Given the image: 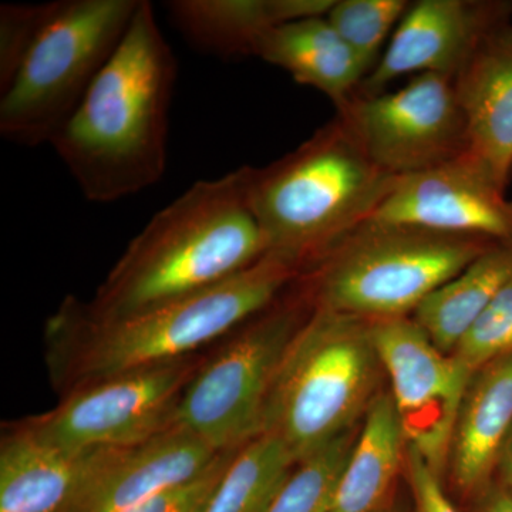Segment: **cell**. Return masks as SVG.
<instances>
[{"mask_svg": "<svg viewBox=\"0 0 512 512\" xmlns=\"http://www.w3.org/2000/svg\"><path fill=\"white\" fill-rule=\"evenodd\" d=\"M511 429L512 355H507L471 377L458 410L444 477L461 498L476 503L494 483Z\"/></svg>", "mask_w": 512, "mask_h": 512, "instance_id": "17", "label": "cell"}, {"mask_svg": "<svg viewBox=\"0 0 512 512\" xmlns=\"http://www.w3.org/2000/svg\"><path fill=\"white\" fill-rule=\"evenodd\" d=\"M336 116L366 156L396 177L423 173L468 150L456 84L444 74H417L396 92L356 94Z\"/></svg>", "mask_w": 512, "mask_h": 512, "instance_id": "10", "label": "cell"}, {"mask_svg": "<svg viewBox=\"0 0 512 512\" xmlns=\"http://www.w3.org/2000/svg\"><path fill=\"white\" fill-rule=\"evenodd\" d=\"M507 355H512V284L481 313L450 353L466 387L481 367Z\"/></svg>", "mask_w": 512, "mask_h": 512, "instance_id": "25", "label": "cell"}, {"mask_svg": "<svg viewBox=\"0 0 512 512\" xmlns=\"http://www.w3.org/2000/svg\"><path fill=\"white\" fill-rule=\"evenodd\" d=\"M313 311L296 278L268 308L235 329L217 355L201 363L181 394L173 426L218 453L259 436L276 373Z\"/></svg>", "mask_w": 512, "mask_h": 512, "instance_id": "8", "label": "cell"}, {"mask_svg": "<svg viewBox=\"0 0 512 512\" xmlns=\"http://www.w3.org/2000/svg\"><path fill=\"white\" fill-rule=\"evenodd\" d=\"M141 0H60L0 99V134L50 144L69 123L126 36Z\"/></svg>", "mask_w": 512, "mask_h": 512, "instance_id": "7", "label": "cell"}, {"mask_svg": "<svg viewBox=\"0 0 512 512\" xmlns=\"http://www.w3.org/2000/svg\"><path fill=\"white\" fill-rule=\"evenodd\" d=\"M237 450V448H235ZM235 450L224 451L202 476L144 501L126 512H200Z\"/></svg>", "mask_w": 512, "mask_h": 512, "instance_id": "27", "label": "cell"}, {"mask_svg": "<svg viewBox=\"0 0 512 512\" xmlns=\"http://www.w3.org/2000/svg\"><path fill=\"white\" fill-rule=\"evenodd\" d=\"M512 284V242H497L429 296L412 318L450 355L468 329Z\"/></svg>", "mask_w": 512, "mask_h": 512, "instance_id": "21", "label": "cell"}, {"mask_svg": "<svg viewBox=\"0 0 512 512\" xmlns=\"http://www.w3.org/2000/svg\"><path fill=\"white\" fill-rule=\"evenodd\" d=\"M252 56L281 67L296 82L345 107L367 77L365 66L325 16H312L268 30Z\"/></svg>", "mask_w": 512, "mask_h": 512, "instance_id": "19", "label": "cell"}, {"mask_svg": "<svg viewBox=\"0 0 512 512\" xmlns=\"http://www.w3.org/2000/svg\"><path fill=\"white\" fill-rule=\"evenodd\" d=\"M59 2L2 5L0 8V93L15 79L26 56L55 15Z\"/></svg>", "mask_w": 512, "mask_h": 512, "instance_id": "26", "label": "cell"}, {"mask_svg": "<svg viewBox=\"0 0 512 512\" xmlns=\"http://www.w3.org/2000/svg\"><path fill=\"white\" fill-rule=\"evenodd\" d=\"M372 320L315 309L276 373L262 433L302 461L357 429L382 392Z\"/></svg>", "mask_w": 512, "mask_h": 512, "instance_id": "5", "label": "cell"}, {"mask_svg": "<svg viewBox=\"0 0 512 512\" xmlns=\"http://www.w3.org/2000/svg\"><path fill=\"white\" fill-rule=\"evenodd\" d=\"M372 218L512 242V200L467 153L399 177Z\"/></svg>", "mask_w": 512, "mask_h": 512, "instance_id": "13", "label": "cell"}, {"mask_svg": "<svg viewBox=\"0 0 512 512\" xmlns=\"http://www.w3.org/2000/svg\"><path fill=\"white\" fill-rule=\"evenodd\" d=\"M477 512H512V494L494 481L476 501Z\"/></svg>", "mask_w": 512, "mask_h": 512, "instance_id": "29", "label": "cell"}, {"mask_svg": "<svg viewBox=\"0 0 512 512\" xmlns=\"http://www.w3.org/2000/svg\"><path fill=\"white\" fill-rule=\"evenodd\" d=\"M397 180L366 156L336 116L275 163L249 167V204L269 254L302 275L370 220Z\"/></svg>", "mask_w": 512, "mask_h": 512, "instance_id": "4", "label": "cell"}, {"mask_svg": "<svg viewBox=\"0 0 512 512\" xmlns=\"http://www.w3.org/2000/svg\"><path fill=\"white\" fill-rule=\"evenodd\" d=\"M494 244L370 218L298 279L315 309L367 320L404 318Z\"/></svg>", "mask_w": 512, "mask_h": 512, "instance_id": "6", "label": "cell"}, {"mask_svg": "<svg viewBox=\"0 0 512 512\" xmlns=\"http://www.w3.org/2000/svg\"><path fill=\"white\" fill-rule=\"evenodd\" d=\"M220 454L194 434L171 426L134 446L113 448L67 512H126L202 476Z\"/></svg>", "mask_w": 512, "mask_h": 512, "instance_id": "14", "label": "cell"}, {"mask_svg": "<svg viewBox=\"0 0 512 512\" xmlns=\"http://www.w3.org/2000/svg\"><path fill=\"white\" fill-rule=\"evenodd\" d=\"M177 72L154 6L141 0L119 49L50 143L87 201L123 200L163 178Z\"/></svg>", "mask_w": 512, "mask_h": 512, "instance_id": "1", "label": "cell"}, {"mask_svg": "<svg viewBox=\"0 0 512 512\" xmlns=\"http://www.w3.org/2000/svg\"><path fill=\"white\" fill-rule=\"evenodd\" d=\"M384 512H403V511L399 510V508L396 507V504H393L392 507L389 508V510H386Z\"/></svg>", "mask_w": 512, "mask_h": 512, "instance_id": "31", "label": "cell"}, {"mask_svg": "<svg viewBox=\"0 0 512 512\" xmlns=\"http://www.w3.org/2000/svg\"><path fill=\"white\" fill-rule=\"evenodd\" d=\"M296 463L278 436L259 434L232 453L200 512H266Z\"/></svg>", "mask_w": 512, "mask_h": 512, "instance_id": "22", "label": "cell"}, {"mask_svg": "<svg viewBox=\"0 0 512 512\" xmlns=\"http://www.w3.org/2000/svg\"><path fill=\"white\" fill-rule=\"evenodd\" d=\"M372 336L407 444L444 480L466 392L456 365L412 316L372 320Z\"/></svg>", "mask_w": 512, "mask_h": 512, "instance_id": "11", "label": "cell"}, {"mask_svg": "<svg viewBox=\"0 0 512 512\" xmlns=\"http://www.w3.org/2000/svg\"><path fill=\"white\" fill-rule=\"evenodd\" d=\"M495 481L503 485L508 493L512 494V429L505 440L500 458H498Z\"/></svg>", "mask_w": 512, "mask_h": 512, "instance_id": "30", "label": "cell"}, {"mask_svg": "<svg viewBox=\"0 0 512 512\" xmlns=\"http://www.w3.org/2000/svg\"><path fill=\"white\" fill-rule=\"evenodd\" d=\"M404 477L412 494L414 512H460L444 490L443 478L412 447H407Z\"/></svg>", "mask_w": 512, "mask_h": 512, "instance_id": "28", "label": "cell"}, {"mask_svg": "<svg viewBox=\"0 0 512 512\" xmlns=\"http://www.w3.org/2000/svg\"><path fill=\"white\" fill-rule=\"evenodd\" d=\"M113 448L70 451L20 424L0 443V512H67Z\"/></svg>", "mask_w": 512, "mask_h": 512, "instance_id": "16", "label": "cell"}, {"mask_svg": "<svg viewBox=\"0 0 512 512\" xmlns=\"http://www.w3.org/2000/svg\"><path fill=\"white\" fill-rule=\"evenodd\" d=\"M299 276L291 262L268 252L220 284L126 318L93 319L69 299L50 322V338L64 348L62 372L74 389L190 357L264 311Z\"/></svg>", "mask_w": 512, "mask_h": 512, "instance_id": "3", "label": "cell"}, {"mask_svg": "<svg viewBox=\"0 0 512 512\" xmlns=\"http://www.w3.org/2000/svg\"><path fill=\"white\" fill-rule=\"evenodd\" d=\"M359 427L296 463L291 476L266 512H328L333 491Z\"/></svg>", "mask_w": 512, "mask_h": 512, "instance_id": "23", "label": "cell"}, {"mask_svg": "<svg viewBox=\"0 0 512 512\" xmlns=\"http://www.w3.org/2000/svg\"><path fill=\"white\" fill-rule=\"evenodd\" d=\"M406 437L389 389L369 407L342 468L328 512H384L404 474Z\"/></svg>", "mask_w": 512, "mask_h": 512, "instance_id": "20", "label": "cell"}, {"mask_svg": "<svg viewBox=\"0 0 512 512\" xmlns=\"http://www.w3.org/2000/svg\"><path fill=\"white\" fill-rule=\"evenodd\" d=\"M335 0H171L175 28L202 52L252 56L262 35L276 26L328 15Z\"/></svg>", "mask_w": 512, "mask_h": 512, "instance_id": "18", "label": "cell"}, {"mask_svg": "<svg viewBox=\"0 0 512 512\" xmlns=\"http://www.w3.org/2000/svg\"><path fill=\"white\" fill-rule=\"evenodd\" d=\"M249 165L198 181L130 242L87 316L113 320L204 291L268 254L248 194Z\"/></svg>", "mask_w": 512, "mask_h": 512, "instance_id": "2", "label": "cell"}, {"mask_svg": "<svg viewBox=\"0 0 512 512\" xmlns=\"http://www.w3.org/2000/svg\"><path fill=\"white\" fill-rule=\"evenodd\" d=\"M409 6L407 0H335L326 18L369 76L382 59L384 42Z\"/></svg>", "mask_w": 512, "mask_h": 512, "instance_id": "24", "label": "cell"}, {"mask_svg": "<svg viewBox=\"0 0 512 512\" xmlns=\"http://www.w3.org/2000/svg\"><path fill=\"white\" fill-rule=\"evenodd\" d=\"M467 124L468 156L507 191L512 175V23L484 37L454 79Z\"/></svg>", "mask_w": 512, "mask_h": 512, "instance_id": "15", "label": "cell"}, {"mask_svg": "<svg viewBox=\"0 0 512 512\" xmlns=\"http://www.w3.org/2000/svg\"><path fill=\"white\" fill-rule=\"evenodd\" d=\"M512 5L478 0L410 3L389 46L356 94L375 96L407 74L434 73L456 79L484 37L510 20ZM355 94V96H356Z\"/></svg>", "mask_w": 512, "mask_h": 512, "instance_id": "12", "label": "cell"}, {"mask_svg": "<svg viewBox=\"0 0 512 512\" xmlns=\"http://www.w3.org/2000/svg\"><path fill=\"white\" fill-rule=\"evenodd\" d=\"M200 365L190 356L82 384L56 409L22 424L64 450L134 446L173 426L181 394Z\"/></svg>", "mask_w": 512, "mask_h": 512, "instance_id": "9", "label": "cell"}]
</instances>
